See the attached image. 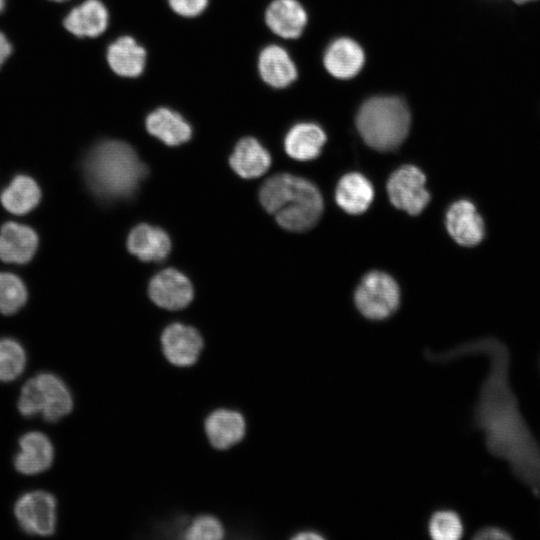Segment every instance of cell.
<instances>
[{
  "mask_svg": "<svg viewBox=\"0 0 540 540\" xmlns=\"http://www.w3.org/2000/svg\"><path fill=\"white\" fill-rule=\"evenodd\" d=\"M160 340L164 357L176 367L192 366L203 349V338L198 330L182 323L168 325Z\"/></svg>",
  "mask_w": 540,
  "mask_h": 540,
  "instance_id": "9c48e42d",
  "label": "cell"
},
{
  "mask_svg": "<svg viewBox=\"0 0 540 540\" xmlns=\"http://www.w3.org/2000/svg\"><path fill=\"white\" fill-rule=\"evenodd\" d=\"M478 353L489 358V369L474 407V424L483 432L488 451L508 462L514 474L539 494L540 446L522 418L510 388L507 348L496 339L485 338L432 352L430 360L447 363Z\"/></svg>",
  "mask_w": 540,
  "mask_h": 540,
  "instance_id": "6da1fadb",
  "label": "cell"
},
{
  "mask_svg": "<svg viewBox=\"0 0 540 540\" xmlns=\"http://www.w3.org/2000/svg\"><path fill=\"white\" fill-rule=\"evenodd\" d=\"M148 132L166 145L177 146L187 142L192 135L188 122L177 112L161 107L146 118Z\"/></svg>",
  "mask_w": 540,
  "mask_h": 540,
  "instance_id": "7402d4cb",
  "label": "cell"
},
{
  "mask_svg": "<svg viewBox=\"0 0 540 540\" xmlns=\"http://www.w3.org/2000/svg\"><path fill=\"white\" fill-rule=\"evenodd\" d=\"M12 51L11 45L6 37L0 32V66L10 55Z\"/></svg>",
  "mask_w": 540,
  "mask_h": 540,
  "instance_id": "d6a6232c",
  "label": "cell"
},
{
  "mask_svg": "<svg viewBox=\"0 0 540 540\" xmlns=\"http://www.w3.org/2000/svg\"><path fill=\"white\" fill-rule=\"evenodd\" d=\"M374 190L370 181L360 173L344 175L338 182L335 199L339 207L352 215L364 213L372 203Z\"/></svg>",
  "mask_w": 540,
  "mask_h": 540,
  "instance_id": "ac0fdd59",
  "label": "cell"
},
{
  "mask_svg": "<svg viewBox=\"0 0 540 540\" xmlns=\"http://www.w3.org/2000/svg\"><path fill=\"white\" fill-rule=\"evenodd\" d=\"M20 450L14 458L16 470L24 475H35L47 470L54 459L52 443L40 432H29L19 440Z\"/></svg>",
  "mask_w": 540,
  "mask_h": 540,
  "instance_id": "5bb4252c",
  "label": "cell"
},
{
  "mask_svg": "<svg viewBox=\"0 0 540 540\" xmlns=\"http://www.w3.org/2000/svg\"><path fill=\"white\" fill-rule=\"evenodd\" d=\"M127 248L141 261L161 262L170 252L171 241L161 228L140 224L129 233Z\"/></svg>",
  "mask_w": 540,
  "mask_h": 540,
  "instance_id": "2e32d148",
  "label": "cell"
},
{
  "mask_svg": "<svg viewBox=\"0 0 540 540\" xmlns=\"http://www.w3.org/2000/svg\"><path fill=\"white\" fill-rule=\"evenodd\" d=\"M4 7V0H0V12L2 11Z\"/></svg>",
  "mask_w": 540,
  "mask_h": 540,
  "instance_id": "e575fe53",
  "label": "cell"
},
{
  "mask_svg": "<svg viewBox=\"0 0 540 540\" xmlns=\"http://www.w3.org/2000/svg\"><path fill=\"white\" fill-rule=\"evenodd\" d=\"M224 535V527L215 516L200 515L186 527L182 538L186 540H220Z\"/></svg>",
  "mask_w": 540,
  "mask_h": 540,
  "instance_id": "f1b7e54d",
  "label": "cell"
},
{
  "mask_svg": "<svg viewBox=\"0 0 540 540\" xmlns=\"http://www.w3.org/2000/svg\"><path fill=\"white\" fill-rule=\"evenodd\" d=\"M259 199L277 223L292 232L312 228L323 212V199L310 181L281 173L268 178L261 186Z\"/></svg>",
  "mask_w": 540,
  "mask_h": 540,
  "instance_id": "3957f363",
  "label": "cell"
},
{
  "mask_svg": "<svg viewBox=\"0 0 540 540\" xmlns=\"http://www.w3.org/2000/svg\"><path fill=\"white\" fill-rule=\"evenodd\" d=\"M231 168L242 178L252 179L263 175L271 165L269 152L252 137L241 139L230 156Z\"/></svg>",
  "mask_w": 540,
  "mask_h": 540,
  "instance_id": "d6986e66",
  "label": "cell"
},
{
  "mask_svg": "<svg viewBox=\"0 0 540 540\" xmlns=\"http://www.w3.org/2000/svg\"><path fill=\"white\" fill-rule=\"evenodd\" d=\"M354 301L358 311L369 320H384L399 307L400 290L388 274L372 271L366 274L355 290Z\"/></svg>",
  "mask_w": 540,
  "mask_h": 540,
  "instance_id": "8992f818",
  "label": "cell"
},
{
  "mask_svg": "<svg viewBox=\"0 0 540 540\" xmlns=\"http://www.w3.org/2000/svg\"><path fill=\"white\" fill-rule=\"evenodd\" d=\"M424 173L414 165H404L394 171L387 182L390 202L398 209L416 216L430 201Z\"/></svg>",
  "mask_w": 540,
  "mask_h": 540,
  "instance_id": "52a82bcc",
  "label": "cell"
},
{
  "mask_svg": "<svg viewBox=\"0 0 540 540\" xmlns=\"http://www.w3.org/2000/svg\"><path fill=\"white\" fill-rule=\"evenodd\" d=\"M52 1H58V2H62V1H65V0H52Z\"/></svg>",
  "mask_w": 540,
  "mask_h": 540,
  "instance_id": "d590c367",
  "label": "cell"
},
{
  "mask_svg": "<svg viewBox=\"0 0 540 540\" xmlns=\"http://www.w3.org/2000/svg\"><path fill=\"white\" fill-rule=\"evenodd\" d=\"M204 431L211 446L218 450H225L244 438L246 421L240 412L220 408L207 416L204 421Z\"/></svg>",
  "mask_w": 540,
  "mask_h": 540,
  "instance_id": "7c38bea8",
  "label": "cell"
},
{
  "mask_svg": "<svg viewBox=\"0 0 540 540\" xmlns=\"http://www.w3.org/2000/svg\"><path fill=\"white\" fill-rule=\"evenodd\" d=\"M517 4H524L527 2L535 1V0H513Z\"/></svg>",
  "mask_w": 540,
  "mask_h": 540,
  "instance_id": "836d02e7",
  "label": "cell"
},
{
  "mask_svg": "<svg viewBox=\"0 0 540 540\" xmlns=\"http://www.w3.org/2000/svg\"><path fill=\"white\" fill-rule=\"evenodd\" d=\"M326 142V135L320 126L314 123H299L286 134L284 147L286 153L298 161L317 158Z\"/></svg>",
  "mask_w": 540,
  "mask_h": 540,
  "instance_id": "ffe728a7",
  "label": "cell"
},
{
  "mask_svg": "<svg viewBox=\"0 0 540 540\" xmlns=\"http://www.w3.org/2000/svg\"><path fill=\"white\" fill-rule=\"evenodd\" d=\"M171 8L182 16L199 15L207 6L208 0H168Z\"/></svg>",
  "mask_w": 540,
  "mask_h": 540,
  "instance_id": "f546056e",
  "label": "cell"
},
{
  "mask_svg": "<svg viewBox=\"0 0 540 540\" xmlns=\"http://www.w3.org/2000/svg\"><path fill=\"white\" fill-rule=\"evenodd\" d=\"M149 296L159 307L179 310L193 299V287L189 279L176 269L168 268L157 273L150 281Z\"/></svg>",
  "mask_w": 540,
  "mask_h": 540,
  "instance_id": "8fae6325",
  "label": "cell"
},
{
  "mask_svg": "<svg viewBox=\"0 0 540 540\" xmlns=\"http://www.w3.org/2000/svg\"><path fill=\"white\" fill-rule=\"evenodd\" d=\"M40 198L41 191L38 184L26 175L16 176L0 195L4 208L16 215L30 212L38 205Z\"/></svg>",
  "mask_w": 540,
  "mask_h": 540,
  "instance_id": "d4e9b609",
  "label": "cell"
},
{
  "mask_svg": "<svg viewBox=\"0 0 540 540\" xmlns=\"http://www.w3.org/2000/svg\"><path fill=\"white\" fill-rule=\"evenodd\" d=\"M262 79L274 88H284L297 78V69L289 54L282 47H265L258 62Z\"/></svg>",
  "mask_w": 540,
  "mask_h": 540,
  "instance_id": "44dd1931",
  "label": "cell"
},
{
  "mask_svg": "<svg viewBox=\"0 0 540 540\" xmlns=\"http://www.w3.org/2000/svg\"><path fill=\"white\" fill-rule=\"evenodd\" d=\"M293 540H323L326 536L316 529H303L293 534L291 537Z\"/></svg>",
  "mask_w": 540,
  "mask_h": 540,
  "instance_id": "1f68e13d",
  "label": "cell"
},
{
  "mask_svg": "<svg viewBox=\"0 0 540 540\" xmlns=\"http://www.w3.org/2000/svg\"><path fill=\"white\" fill-rule=\"evenodd\" d=\"M268 27L286 39L298 38L307 23V14L296 0H274L266 10Z\"/></svg>",
  "mask_w": 540,
  "mask_h": 540,
  "instance_id": "e0dca14e",
  "label": "cell"
},
{
  "mask_svg": "<svg viewBox=\"0 0 540 540\" xmlns=\"http://www.w3.org/2000/svg\"><path fill=\"white\" fill-rule=\"evenodd\" d=\"M26 355L21 344L11 338L0 339V381L9 382L21 375Z\"/></svg>",
  "mask_w": 540,
  "mask_h": 540,
  "instance_id": "4316f807",
  "label": "cell"
},
{
  "mask_svg": "<svg viewBox=\"0 0 540 540\" xmlns=\"http://www.w3.org/2000/svg\"><path fill=\"white\" fill-rule=\"evenodd\" d=\"M147 172L135 150L118 140L97 144L84 161L87 184L103 199H122L133 195Z\"/></svg>",
  "mask_w": 540,
  "mask_h": 540,
  "instance_id": "7a4b0ae2",
  "label": "cell"
},
{
  "mask_svg": "<svg viewBox=\"0 0 540 540\" xmlns=\"http://www.w3.org/2000/svg\"><path fill=\"white\" fill-rule=\"evenodd\" d=\"M38 236L29 226L7 222L0 229V259L5 263L24 264L34 256Z\"/></svg>",
  "mask_w": 540,
  "mask_h": 540,
  "instance_id": "4fadbf2b",
  "label": "cell"
},
{
  "mask_svg": "<svg viewBox=\"0 0 540 540\" xmlns=\"http://www.w3.org/2000/svg\"><path fill=\"white\" fill-rule=\"evenodd\" d=\"M107 23V10L98 0L85 1L64 19L65 28L78 37H97L105 31Z\"/></svg>",
  "mask_w": 540,
  "mask_h": 540,
  "instance_id": "603a6c76",
  "label": "cell"
},
{
  "mask_svg": "<svg viewBox=\"0 0 540 540\" xmlns=\"http://www.w3.org/2000/svg\"><path fill=\"white\" fill-rule=\"evenodd\" d=\"M145 59V49L130 36L118 38L107 50L111 69L124 77L139 76L143 72Z\"/></svg>",
  "mask_w": 540,
  "mask_h": 540,
  "instance_id": "cb8c5ba5",
  "label": "cell"
},
{
  "mask_svg": "<svg viewBox=\"0 0 540 540\" xmlns=\"http://www.w3.org/2000/svg\"><path fill=\"white\" fill-rule=\"evenodd\" d=\"M72 395L65 383L52 373H40L21 389L18 410L25 417L40 414L46 421L56 422L69 414Z\"/></svg>",
  "mask_w": 540,
  "mask_h": 540,
  "instance_id": "5b68a950",
  "label": "cell"
},
{
  "mask_svg": "<svg viewBox=\"0 0 540 540\" xmlns=\"http://www.w3.org/2000/svg\"><path fill=\"white\" fill-rule=\"evenodd\" d=\"M27 300L23 281L15 274L0 273V312L5 315L16 313Z\"/></svg>",
  "mask_w": 540,
  "mask_h": 540,
  "instance_id": "83f0119b",
  "label": "cell"
},
{
  "mask_svg": "<svg viewBox=\"0 0 540 540\" xmlns=\"http://www.w3.org/2000/svg\"><path fill=\"white\" fill-rule=\"evenodd\" d=\"M511 534L503 528L498 526H484L478 529L473 535V539L476 540H506L511 539Z\"/></svg>",
  "mask_w": 540,
  "mask_h": 540,
  "instance_id": "4dcf8cb0",
  "label": "cell"
},
{
  "mask_svg": "<svg viewBox=\"0 0 540 540\" xmlns=\"http://www.w3.org/2000/svg\"><path fill=\"white\" fill-rule=\"evenodd\" d=\"M14 513L22 530L30 535L50 536L55 532L56 499L49 492L23 494L15 504Z\"/></svg>",
  "mask_w": 540,
  "mask_h": 540,
  "instance_id": "ba28073f",
  "label": "cell"
},
{
  "mask_svg": "<svg viewBox=\"0 0 540 540\" xmlns=\"http://www.w3.org/2000/svg\"><path fill=\"white\" fill-rule=\"evenodd\" d=\"M410 123L407 105L392 96L368 99L356 116V127L363 141L381 152L398 148L408 135Z\"/></svg>",
  "mask_w": 540,
  "mask_h": 540,
  "instance_id": "277c9868",
  "label": "cell"
},
{
  "mask_svg": "<svg viewBox=\"0 0 540 540\" xmlns=\"http://www.w3.org/2000/svg\"><path fill=\"white\" fill-rule=\"evenodd\" d=\"M365 56L361 46L350 38H338L327 48L323 62L326 70L338 79H349L356 76L363 64Z\"/></svg>",
  "mask_w": 540,
  "mask_h": 540,
  "instance_id": "9a60e30c",
  "label": "cell"
},
{
  "mask_svg": "<svg viewBox=\"0 0 540 540\" xmlns=\"http://www.w3.org/2000/svg\"><path fill=\"white\" fill-rule=\"evenodd\" d=\"M465 531L461 516L453 509L435 510L427 522V532L434 540H458Z\"/></svg>",
  "mask_w": 540,
  "mask_h": 540,
  "instance_id": "484cf974",
  "label": "cell"
},
{
  "mask_svg": "<svg viewBox=\"0 0 540 540\" xmlns=\"http://www.w3.org/2000/svg\"><path fill=\"white\" fill-rule=\"evenodd\" d=\"M446 229L452 239L464 247H474L485 237V224L476 206L469 200L454 202L445 217Z\"/></svg>",
  "mask_w": 540,
  "mask_h": 540,
  "instance_id": "30bf717a",
  "label": "cell"
}]
</instances>
